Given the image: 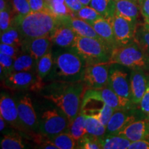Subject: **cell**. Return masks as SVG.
<instances>
[{
  "mask_svg": "<svg viewBox=\"0 0 149 149\" xmlns=\"http://www.w3.org/2000/svg\"><path fill=\"white\" fill-rule=\"evenodd\" d=\"M139 105H140L141 111L149 115V82L148 84L146 92H145L144 96L141 99Z\"/></svg>",
  "mask_w": 149,
  "mask_h": 149,
  "instance_id": "60d3db41",
  "label": "cell"
},
{
  "mask_svg": "<svg viewBox=\"0 0 149 149\" xmlns=\"http://www.w3.org/2000/svg\"><path fill=\"white\" fill-rule=\"evenodd\" d=\"M53 44L50 36H45L24 40L22 48L32 56L35 61L50 52L51 44Z\"/></svg>",
  "mask_w": 149,
  "mask_h": 149,
  "instance_id": "5bb4252c",
  "label": "cell"
},
{
  "mask_svg": "<svg viewBox=\"0 0 149 149\" xmlns=\"http://www.w3.org/2000/svg\"><path fill=\"white\" fill-rule=\"evenodd\" d=\"M115 8V14L135 22L141 13L138 0H117Z\"/></svg>",
  "mask_w": 149,
  "mask_h": 149,
  "instance_id": "44dd1931",
  "label": "cell"
},
{
  "mask_svg": "<svg viewBox=\"0 0 149 149\" xmlns=\"http://www.w3.org/2000/svg\"><path fill=\"white\" fill-rule=\"evenodd\" d=\"M131 101L133 104H139L148 86V81L141 70H133L130 77Z\"/></svg>",
  "mask_w": 149,
  "mask_h": 149,
  "instance_id": "2e32d148",
  "label": "cell"
},
{
  "mask_svg": "<svg viewBox=\"0 0 149 149\" xmlns=\"http://www.w3.org/2000/svg\"><path fill=\"white\" fill-rule=\"evenodd\" d=\"M115 111L116 110L102 102L101 107L97 108V109L95 107H91L89 106H86L84 107L81 108L80 113H82L83 115H91V116L96 117L107 127L109 120Z\"/></svg>",
  "mask_w": 149,
  "mask_h": 149,
  "instance_id": "7402d4cb",
  "label": "cell"
},
{
  "mask_svg": "<svg viewBox=\"0 0 149 149\" xmlns=\"http://www.w3.org/2000/svg\"><path fill=\"white\" fill-rule=\"evenodd\" d=\"M144 22L149 24V19H144Z\"/></svg>",
  "mask_w": 149,
  "mask_h": 149,
  "instance_id": "c3c4849f",
  "label": "cell"
},
{
  "mask_svg": "<svg viewBox=\"0 0 149 149\" xmlns=\"http://www.w3.org/2000/svg\"><path fill=\"white\" fill-rule=\"evenodd\" d=\"M45 1H46V3H47V5H48V3H50V2H51V1H52V0H45Z\"/></svg>",
  "mask_w": 149,
  "mask_h": 149,
  "instance_id": "681fc988",
  "label": "cell"
},
{
  "mask_svg": "<svg viewBox=\"0 0 149 149\" xmlns=\"http://www.w3.org/2000/svg\"><path fill=\"white\" fill-rule=\"evenodd\" d=\"M8 4L6 0H0V11H3L8 8Z\"/></svg>",
  "mask_w": 149,
  "mask_h": 149,
  "instance_id": "f6af8a7d",
  "label": "cell"
},
{
  "mask_svg": "<svg viewBox=\"0 0 149 149\" xmlns=\"http://www.w3.org/2000/svg\"><path fill=\"white\" fill-rule=\"evenodd\" d=\"M0 146L2 149H22L25 148L20 136L10 134L3 136L1 140Z\"/></svg>",
  "mask_w": 149,
  "mask_h": 149,
  "instance_id": "d6a6232c",
  "label": "cell"
},
{
  "mask_svg": "<svg viewBox=\"0 0 149 149\" xmlns=\"http://www.w3.org/2000/svg\"><path fill=\"white\" fill-rule=\"evenodd\" d=\"M140 12L144 19H149V0H138Z\"/></svg>",
  "mask_w": 149,
  "mask_h": 149,
  "instance_id": "ee69618b",
  "label": "cell"
},
{
  "mask_svg": "<svg viewBox=\"0 0 149 149\" xmlns=\"http://www.w3.org/2000/svg\"><path fill=\"white\" fill-rule=\"evenodd\" d=\"M100 137L93 136L86 133L77 141V148L82 149H100L102 148L101 144L99 141Z\"/></svg>",
  "mask_w": 149,
  "mask_h": 149,
  "instance_id": "d590c367",
  "label": "cell"
},
{
  "mask_svg": "<svg viewBox=\"0 0 149 149\" xmlns=\"http://www.w3.org/2000/svg\"><path fill=\"white\" fill-rule=\"evenodd\" d=\"M19 47L17 46L9 45V44H4V43H1L0 44V53H3L6 54L13 58L15 59L18 55Z\"/></svg>",
  "mask_w": 149,
  "mask_h": 149,
  "instance_id": "f35d334b",
  "label": "cell"
},
{
  "mask_svg": "<svg viewBox=\"0 0 149 149\" xmlns=\"http://www.w3.org/2000/svg\"><path fill=\"white\" fill-rule=\"evenodd\" d=\"M66 132L69 133L77 141L84 137L87 133L84 115L79 113L76 118L70 123Z\"/></svg>",
  "mask_w": 149,
  "mask_h": 149,
  "instance_id": "484cf974",
  "label": "cell"
},
{
  "mask_svg": "<svg viewBox=\"0 0 149 149\" xmlns=\"http://www.w3.org/2000/svg\"><path fill=\"white\" fill-rule=\"evenodd\" d=\"M12 5L16 15H26L32 11L28 0H12Z\"/></svg>",
  "mask_w": 149,
  "mask_h": 149,
  "instance_id": "74e56055",
  "label": "cell"
},
{
  "mask_svg": "<svg viewBox=\"0 0 149 149\" xmlns=\"http://www.w3.org/2000/svg\"><path fill=\"white\" fill-rule=\"evenodd\" d=\"M18 116L22 126L31 130H35L39 126V122L33 107L31 99L25 95L17 102Z\"/></svg>",
  "mask_w": 149,
  "mask_h": 149,
  "instance_id": "7c38bea8",
  "label": "cell"
},
{
  "mask_svg": "<svg viewBox=\"0 0 149 149\" xmlns=\"http://www.w3.org/2000/svg\"><path fill=\"white\" fill-rule=\"evenodd\" d=\"M135 42L149 55V24L144 22L137 26Z\"/></svg>",
  "mask_w": 149,
  "mask_h": 149,
  "instance_id": "4dcf8cb0",
  "label": "cell"
},
{
  "mask_svg": "<svg viewBox=\"0 0 149 149\" xmlns=\"http://www.w3.org/2000/svg\"><path fill=\"white\" fill-rule=\"evenodd\" d=\"M5 87L11 90H38L42 88V80L32 71L11 73L4 79Z\"/></svg>",
  "mask_w": 149,
  "mask_h": 149,
  "instance_id": "30bf717a",
  "label": "cell"
},
{
  "mask_svg": "<svg viewBox=\"0 0 149 149\" xmlns=\"http://www.w3.org/2000/svg\"><path fill=\"white\" fill-rule=\"evenodd\" d=\"M84 84L82 81L68 82L59 81L51 85V92L44 98L53 102L66 115L70 123L81 111L82 96L84 93Z\"/></svg>",
  "mask_w": 149,
  "mask_h": 149,
  "instance_id": "6da1fadb",
  "label": "cell"
},
{
  "mask_svg": "<svg viewBox=\"0 0 149 149\" xmlns=\"http://www.w3.org/2000/svg\"><path fill=\"white\" fill-rule=\"evenodd\" d=\"M79 1L84 6H89L91 0H79Z\"/></svg>",
  "mask_w": 149,
  "mask_h": 149,
  "instance_id": "7dc6e473",
  "label": "cell"
},
{
  "mask_svg": "<svg viewBox=\"0 0 149 149\" xmlns=\"http://www.w3.org/2000/svg\"><path fill=\"white\" fill-rule=\"evenodd\" d=\"M111 19L102 17L90 24L104 42L112 50L117 47Z\"/></svg>",
  "mask_w": 149,
  "mask_h": 149,
  "instance_id": "d6986e66",
  "label": "cell"
},
{
  "mask_svg": "<svg viewBox=\"0 0 149 149\" xmlns=\"http://www.w3.org/2000/svg\"><path fill=\"white\" fill-rule=\"evenodd\" d=\"M15 59L6 54L0 53V72L1 78L6 79L8 75L13 73V67Z\"/></svg>",
  "mask_w": 149,
  "mask_h": 149,
  "instance_id": "e575fe53",
  "label": "cell"
},
{
  "mask_svg": "<svg viewBox=\"0 0 149 149\" xmlns=\"http://www.w3.org/2000/svg\"><path fill=\"white\" fill-rule=\"evenodd\" d=\"M103 149H127L131 141L121 135H104L99 138Z\"/></svg>",
  "mask_w": 149,
  "mask_h": 149,
  "instance_id": "603a6c76",
  "label": "cell"
},
{
  "mask_svg": "<svg viewBox=\"0 0 149 149\" xmlns=\"http://www.w3.org/2000/svg\"><path fill=\"white\" fill-rule=\"evenodd\" d=\"M6 122L4 119L0 115V130H1V131H2V130L4 129L5 126H6Z\"/></svg>",
  "mask_w": 149,
  "mask_h": 149,
  "instance_id": "bcb514c9",
  "label": "cell"
},
{
  "mask_svg": "<svg viewBox=\"0 0 149 149\" xmlns=\"http://www.w3.org/2000/svg\"><path fill=\"white\" fill-rule=\"evenodd\" d=\"M37 61L32 56L26 51V53L19 55L15 59L13 67V72L20 71H32L36 69Z\"/></svg>",
  "mask_w": 149,
  "mask_h": 149,
  "instance_id": "cb8c5ba5",
  "label": "cell"
},
{
  "mask_svg": "<svg viewBox=\"0 0 149 149\" xmlns=\"http://www.w3.org/2000/svg\"><path fill=\"white\" fill-rule=\"evenodd\" d=\"M149 124L145 120L134 121L121 130L117 135L128 139L130 141L146 139L148 136Z\"/></svg>",
  "mask_w": 149,
  "mask_h": 149,
  "instance_id": "ac0fdd59",
  "label": "cell"
},
{
  "mask_svg": "<svg viewBox=\"0 0 149 149\" xmlns=\"http://www.w3.org/2000/svg\"><path fill=\"white\" fill-rule=\"evenodd\" d=\"M58 149H73L77 148V141L68 132H63L50 138Z\"/></svg>",
  "mask_w": 149,
  "mask_h": 149,
  "instance_id": "f546056e",
  "label": "cell"
},
{
  "mask_svg": "<svg viewBox=\"0 0 149 149\" xmlns=\"http://www.w3.org/2000/svg\"><path fill=\"white\" fill-rule=\"evenodd\" d=\"M77 34L73 30L66 26L59 25L50 35L52 42L61 48H71Z\"/></svg>",
  "mask_w": 149,
  "mask_h": 149,
  "instance_id": "ffe728a7",
  "label": "cell"
},
{
  "mask_svg": "<svg viewBox=\"0 0 149 149\" xmlns=\"http://www.w3.org/2000/svg\"><path fill=\"white\" fill-rule=\"evenodd\" d=\"M148 136H149V133H148Z\"/></svg>",
  "mask_w": 149,
  "mask_h": 149,
  "instance_id": "f907efd6",
  "label": "cell"
},
{
  "mask_svg": "<svg viewBox=\"0 0 149 149\" xmlns=\"http://www.w3.org/2000/svg\"><path fill=\"white\" fill-rule=\"evenodd\" d=\"M115 1H117V0H115Z\"/></svg>",
  "mask_w": 149,
  "mask_h": 149,
  "instance_id": "816d5d0a",
  "label": "cell"
},
{
  "mask_svg": "<svg viewBox=\"0 0 149 149\" xmlns=\"http://www.w3.org/2000/svg\"><path fill=\"white\" fill-rule=\"evenodd\" d=\"M48 10L57 17L67 15H74L67 6L65 0H52L48 3Z\"/></svg>",
  "mask_w": 149,
  "mask_h": 149,
  "instance_id": "1f68e13d",
  "label": "cell"
},
{
  "mask_svg": "<svg viewBox=\"0 0 149 149\" xmlns=\"http://www.w3.org/2000/svg\"><path fill=\"white\" fill-rule=\"evenodd\" d=\"M86 118V129L87 133L97 137L105 135L107 127L96 117L84 115Z\"/></svg>",
  "mask_w": 149,
  "mask_h": 149,
  "instance_id": "f1b7e54d",
  "label": "cell"
},
{
  "mask_svg": "<svg viewBox=\"0 0 149 149\" xmlns=\"http://www.w3.org/2000/svg\"><path fill=\"white\" fill-rule=\"evenodd\" d=\"M53 64V57L51 52H48L37 61L36 72L41 80H43L49 74Z\"/></svg>",
  "mask_w": 149,
  "mask_h": 149,
  "instance_id": "4316f807",
  "label": "cell"
},
{
  "mask_svg": "<svg viewBox=\"0 0 149 149\" xmlns=\"http://www.w3.org/2000/svg\"><path fill=\"white\" fill-rule=\"evenodd\" d=\"M90 101L101 102L115 110L126 111L130 109L133 104L130 102L122 100L109 86L102 88H87L85 90L82 96L81 106Z\"/></svg>",
  "mask_w": 149,
  "mask_h": 149,
  "instance_id": "8992f818",
  "label": "cell"
},
{
  "mask_svg": "<svg viewBox=\"0 0 149 149\" xmlns=\"http://www.w3.org/2000/svg\"><path fill=\"white\" fill-rule=\"evenodd\" d=\"M108 86L122 100L132 102L130 80L126 72L117 68H111Z\"/></svg>",
  "mask_w": 149,
  "mask_h": 149,
  "instance_id": "8fae6325",
  "label": "cell"
},
{
  "mask_svg": "<svg viewBox=\"0 0 149 149\" xmlns=\"http://www.w3.org/2000/svg\"><path fill=\"white\" fill-rule=\"evenodd\" d=\"M0 115L14 127L19 128L22 126L19 119L17 103L4 93H1L0 98Z\"/></svg>",
  "mask_w": 149,
  "mask_h": 149,
  "instance_id": "9a60e30c",
  "label": "cell"
},
{
  "mask_svg": "<svg viewBox=\"0 0 149 149\" xmlns=\"http://www.w3.org/2000/svg\"><path fill=\"white\" fill-rule=\"evenodd\" d=\"M58 18L59 24L73 30L76 34L81 37H93L102 40L90 24L74 15H67Z\"/></svg>",
  "mask_w": 149,
  "mask_h": 149,
  "instance_id": "4fadbf2b",
  "label": "cell"
},
{
  "mask_svg": "<svg viewBox=\"0 0 149 149\" xmlns=\"http://www.w3.org/2000/svg\"><path fill=\"white\" fill-rule=\"evenodd\" d=\"M117 46L129 44L135 41L137 22L115 14L111 19Z\"/></svg>",
  "mask_w": 149,
  "mask_h": 149,
  "instance_id": "9c48e42d",
  "label": "cell"
},
{
  "mask_svg": "<svg viewBox=\"0 0 149 149\" xmlns=\"http://www.w3.org/2000/svg\"><path fill=\"white\" fill-rule=\"evenodd\" d=\"M54 64L57 81L68 82L82 81L84 72L88 66L83 57L71 48L56 56Z\"/></svg>",
  "mask_w": 149,
  "mask_h": 149,
  "instance_id": "3957f363",
  "label": "cell"
},
{
  "mask_svg": "<svg viewBox=\"0 0 149 149\" xmlns=\"http://www.w3.org/2000/svg\"><path fill=\"white\" fill-rule=\"evenodd\" d=\"M31 7V10L36 11H44L48 10L47 3L45 0H28Z\"/></svg>",
  "mask_w": 149,
  "mask_h": 149,
  "instance_id": "ab89813d",
  "label": "cell"
},
{
  "mask_svg": "<svg viewBox=\"0 0 149 149\" xmlns=\"http://www.w3.org/2000/svg\"><path fill=\"white\" fill-rule=\"evenodd\" d=\"M69 124V120L61 110L55 109L47 110L42 113L39 127L42 134L51 138L63 132H66Z\"/></svg>",
  "mask_w": 149,
  "mask_h": 149,
  "instance_id": "52a82bcc",
  "label": "cell"
},
{
  "mask_svg": "<svg viewBox=\"0 0 149 149\" xmlns=\"http://www.w3.org/2000/svg\"><path fill=\"white\" fill-rule=\"evenodd\" d=\"M89 6L104 18L111 19L115 15V0H91Z\"/></svg>",
  "mask_w": 149,
  "mask_h": 149,
  "instance_id": "d4e9b609",
  "label": "cell"
},
{
  "mask_svg": "<svg viewBox=\"0 0 149 149\" xmlns=\"http://www.w3.org/2000/svg\"><path fill=\"white\" fill-rule=\"evenodd\" d=\"M110 64H117L133 70L149 69V55L136 43L117 46L112 51Z\"/></svg>",
  "mask_w": 149,
  "mask_h": 149,
  "instance_id": "5b68a950",
  "label": "cell"
},
{
  "mask_svg": "<svg viewBox=\"0 0 149 149\" xmlns=\"http://www.w3.org/2000/svg\"><path fill=\"white\" fill-rule=\"evenodd\" d=\"M0 38H1V43H4L17 47H22L23 46V37L22 36L19 30L14 26L1 33Z\"/></svg>",
  "mask_w": 149,
  "mask_h": 149,
  "instance_id": "83f0119b",
  "label": "cell"
},
{
  "mask_svg": "<svg viewBox=\"0 0 149 149\" xmlns=\"http://www.w3.org/2000/svg\"><path fill=\"white\" fill-rule=\"evenodd\" d=\"M59 25L58 18L49 10L31 11L26 15H16L13 24L21 33L24 41L50 36Z\"/></svg>",
  "mask_w": 149,
  "mask_h": 149,
  "instance_id": "7a4b0ae2",
  "label": "cell"
},
{
  "mask_svg": "<svg viewBox=\"0 0 149 149\" xmlns=\"http://www.w3.org/2000/svg\"><path fill=\"white\" fill-rule=\"evenodd\" d=\"M65 1H66L67 6L72 11L74 15L84 6V5L80 2L79 0H65Z\"/></svg>",
  "mask_w": 149,
  "mask_h": 149,
  "instance_id": "7bdbcfd3",
  "label": "cell"
},
{
  "mask_svg": "<svg viewBox=\"0 0 149 149\" xmlns=\"http://www.w3.org/2000/svg\"><path fill=\"white\" fill-rule=\"evenodd\" d=\"M71 49L83 57L87 65L110 63L113 50L103 41L77 35Z\"/></svg>",
  "mask_w": 149,
  "mask_h": 149,
  "instance_id": "277c9868",
  "label": "cell"
},
{
  "mask_svg": "<svg viewBox=\"0 0 149 149\" xmlns=\"http://www.w3.org/2000/svg\"><path fill=\"white\" fill-rule=\"evenodd\" d=\"M128 149H149V141L145 139L131 141Z\"/></svg>",
  "mask_w": 149,
  "mask_h": 149,
  "instance_id": "b9f144b4",
  "label": "cell"
},
{
  "mask_svg": "<svg viewBox=\"0 0 149 149\" xmlns=\"http://www.w3.org/2000/svg\"><path fill=\"white\" fill-rule=\"evenodd\" d=\"M74 16L77 17L89 24L93 23V22L96 21L99 19L104 17L99 13L97 11L95 10L90 6H84L83 8L80 9L77 13H76Z\"/></svg>",
  "mask_w": 149,
  "mask_h": 149,
  "instance_id": "836d02e7",
  "label": "cell"
},
{
  "mask_svg": "<svg viewBox=\"0 0 149 149\" xmlns=\"http://www.w3.org/2000/svg\"><path fill=\"white\" fill-rule=\"evenodd\" d=\"M135 121L133 115L126 113V110H116L109 121L105 135H116L126 126Z\"/></svg>",
  "mask_w": 149,
  "mask_h": 149,
  "instance_id": "e0dca14e",
  "label": "cell"
},
{
  "mask_svg": "<svg viewBox=\"0 0 149 149\" xmlns=\"http://www.w3.org/2000/svg\"><path fill=\"white\" fill-rule=\"evenodd\" d=\"M13 18L12 17L10 7L3 11H0V31L1 33L6 31L13 24Z\"/></svg>",
  "mask_w": 149,
  "mask_h": 149,
  "instance_id": "8d00e7d4",
  "label": "cell"
},
{
  "mask_svg": "<svg viewBox=\"0 0 149 149\" xmlns=\"http://www.w3.org/2000/svg\"><path fill=\"white\" fill-rule=\"evenodd\" d=\"M109 62L88 65L84 72L82 82L87 88H102L109 85Z\"/></svg>",
  "mask_w": 149,
  "mask_h": 149,
  "instance_id": "ba28073f",
  "label": "cell"
}]
</instances>
